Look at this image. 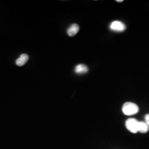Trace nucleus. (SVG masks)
<instances>
[{"label":"nucleus","mask_w":149,"mask_h":149,"mask_svg":"<svg viewBox=\"0 0 149 149\" xmlns=\"http://www.w3.org/2000/svg\"><path fill=\"white\" fill-rule=\"evenodd\" d=\"M122 111L126 116H133L138 113L139 108L135 103L126 102L123 106Z\"/></svg>","instance_id":"f257e3e1"},{"label":"nucleus","mask_w":149,"mask_h":149,"mask_svg":"<svg viewBox=\"0 0 149 149\" xmlns=\"http://www.w3.org/2000/svg\"><path fill=\"white\" fill-rule=\"evenodd\" d=\"M138 121L134 118H129L125 122L126 128L132 133L138 132Z\"/></svg>","instance_id":"f03ea898"},{"label":"nucleus","mask_w":149,"mask_h":149,"mask_svg":"<svg viewBox=\"0 0 149 149\" xmlns=\"http://www.w3.org/2000/svg\"><path fill=\"white\" fill-rule=\"evenodd\" d=\"M111 29L118 32H122L124 31L126 29L125 25L122 22L116 21L112 22L110 25Z\"/></svg>","instance_id":"7ed1b4c3"},{"label":"nucleus","mask_w":149,"mask_h":149,"mask_svg":"<svg viewBox=\"0 0 149 149\" xmlns=\"http://www.w3.org/2000/svg\"><path fill=\"white\" fill-rule=\"evenodd\" d=\"M79 29H80V27L78 24H72L68 29L67 33L69 36L72 37L77 34V33L79 31Z\"/></svg>","instance_id":"20e7f679"},{"label":"nucleus","mask_w":149,"mask_h":149,"mask_svg":"<svg viewBox=\"0 0 149 149\" xmlns=\"http://www.w3.org/2000/svg\"><path fill=\"white\" fill-rule=\"evenodd\" d=\"M28 59H29V56L27 54H22L21 55L20 57L16 60V65L18 66H23L24 64H26Z\"/></svg>","instance_id":"39448f33"},{"label":"nucleus","mask_w":149,"mask_h":149,"mask_svg":"<svg viewBox=\"0 0 149 149\" xmlns=\"http://www.w3.org/2000/svg\"><path fill=\"white\" fill-rule=\"evenodd\" d=\"M74 71L75 72L78 74H86L88 71V68L84 64H79L76 66Z\"/></svg>","instance_id":"423d86ee"},{"label":"nucleus","mask_w":149,"mask_h":149,"mask_svg":"<svg viewBox=\"0 0 149 149\" xmlns=\"http://www.w3.org/2000/svg\"><path fill=\"white\" fill-rule=\"evenodd\" d=\"M149 130V125L144 122H139L138 132L141 133H146Z\"/></svg>","instance_id":"0eeeda50"},{"label":"nucleus","mask_w":149,"mask_h":149,"mask_svg":"<svg viewBox=\"0 0 149 149\" xmlns=\"http://www.w3.org/2000/svg\"><path fill=\"white\" fill-rule=\"evenodd\" d=\"M145 123L149 125V114H146L145 116Z\"/></svg>","instance_id":"6e6552de"},{"label":"nucleus","mask_w":149,"mask_h":149,"mask_svg":"<svg viewBox=\"0 0 149 149\" xmlns=\"http://www.w3.org/2000/svg\"><path fill=\"white\" fill-rule=\"evenodd\" d=\"M116 1H117V2H123V0H120V1H118V0H117Z\"/></svg>","instance_id":"1a4fd4ad"}]
</instances>
